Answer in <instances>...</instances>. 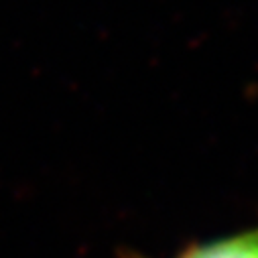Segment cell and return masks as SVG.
<instances>
[{
  "mask_svg": "<svg viewBox=\"0 0 258 258\" xmlns=\"http://www.w3.org/2000/svg\"><path fill=\"white\" fill-rule=\"evenodd\" d=\"M179 258H258V226L196 246Z\"/></svg>",
  "mask_w": 258,
  "mask_h": 258,
  "instance_id": "6da1fadb",
  "label": "cell"
}]
</instances>
